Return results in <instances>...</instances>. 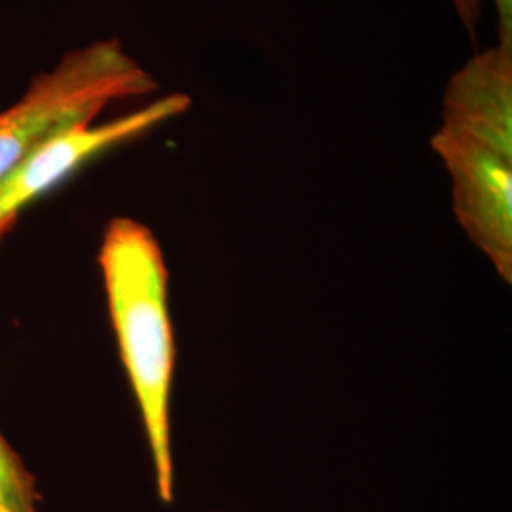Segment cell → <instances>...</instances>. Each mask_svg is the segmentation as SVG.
<instances>
[{
	"instance_id": "obj_1",
	"label": "cell",
	"mask_w": 512,
	"mask_h": 512,
	"mask_svg": "<svg viewBox=\"0 0 512 512\" xmlns=\"http://www.w3.org/2000/svg\"><path fill=\"white\" fill-rule=\"evenodd\" d=\"M112 327L145 423L158 495L173 501L169 401L175 340L167 310V268L158 239L145 224L116 217L99 253Z\"/></svg>"
},
{
	"instance_id": "obj_2",
	"label": "cell",
	"mask_w": 512,
	"mask_h": 512,
	"mask_svg": "<svg viewBox=\"0 0 512 512\" xmlns=\"http://www.w3.org/2000/svg\"><path fill=\"white\" fill-rule=\"evenodd\" d=\"M156 88L154 76L118 38L69 52L52 71L35 76L16 105L0 112V181L50 137L92 122L112 101Z\"/></svg>"
},
{
	"instance_id": "obj_3",
	"label": "cell",
	"mask_w": 512,
	"mask_h": 512,
	"mask_svg": "<svg viewBox=\"0 0 512 512\" xmlns=\"http://www.w3.org/2000/svg\"><path fill=\"white\" fill-rule=\"evenodd\" d=\"M431 147L452 177L454 213L495 272L512 279V156L440 126Z\"/></svg>"
},
{
	"instance_id": "obj_4",
	"label": "cell",
	"mask_w": 512,
	"mask_h": 512,
	"mask_svg": "<svg viewBox=\"0 0 512 512\" xmlns=\"http://www.w3.org/2000/svg\"><path fill=\"white\" fill-rule=\"evenodd\" d=\"M190 105L188 95L169 93L107 124L92 120L50 137L0 181V217L16 219L21 207L65 181L93 156L181 116Z\"/></svg>"
},
{
	"instance_id": "obj_5",
	"label": "cell",
	"mask_w": 512,
	"mask_h": 512,
	"mask_svg": "<svg viewBox=\"0 0 512 512\" xmlns=\"http://www.w3.org/2000/svg\"><path fill=\"white\" fill-rule=\"evenodd\" d=\"M442 126L512 156V48L484 50L450 78Z\"/></svg>"
},
{
	"instance_id": "obj_6",
	"label": "cell",
	"mask_w": 512,
	"mask_h": 512,
	"mask_svg": "<svg viewBox=\"0 0 512 512\" xmlns=\"http://www.w3.org/2000/svg\"><path fill=\"white\" fill-rule=\"evenodd\" d=\"M33 511L31 482L0 437V512Z\"/></svg>"
},
{
	"instance_id": "obj_7",
	"label": "cell",
	"mask_w": 512,
	"mask_h": 512,
	"mask_svg": "<svg viewBox=\"0 0 512 512\" xmlns=\"http://www.w3.org/2000/svg\"><path fill=\"white\" fill-rule=\"evenodd\" d=\"M497 23H499V44L512 48V0H494Z\"/></svg>"
},
{
	"instance_id": "obj_8",
	"label": "cell",
	"mask_w": 512,
	"mask_h": 512,
	"mask_svg": "<svg viewBox=\"0 0 512 512\" xmlns=\"http://www.w3.org/2000/svg\"><path fill=\"white\" fill-rule=\"evenodd\" d=\"M480 2L482 0H452L456 12H458L459 19L463 21V25L475 33L476 25H478V18H480Z\"/></svg>"
},
{
	"instance_id": "obj_9",
	"label": "cell",
	"mask_w": 512,
	"mask_h": 512,
	"mask_svg": "<svg viewBox=\"0 0 512 512\" xmlns=\"http://www.w3.org/2000/svg\"><path fill=\"white\" fill-rule=\"evenodd\" d=\"M16 222V219H6V217H0V238L6 234V230Z\"/></svg>"
}]
</instances>
